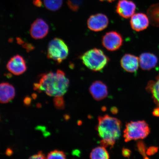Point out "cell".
<instances>
[{"mask_svg":"<svg viewBox=\"0 0 159 159\" xmlns=\"http://www.w3.org/2000/svg\"><path fill=\"white\" fill-rule=\"evenodd\" d=\"M7 67L10 72L16 75L23 74L27 68L25 59L19 55H15L10 59L7 63Z\"/></svg>","mask_w":159,"mask_h":159,"instance_id":"8","label":"cell"},{"mask_svg":"<svg viewBox=\"0 0 159 159\" xmlns=\"http://www.w3.org/2000/svg\"><path fill=\"white\" fill-rule=\"evenodd\" d=\"M109 20L107 16L102 13L91 15L87 21V26L91 30L99 32L108 27Z\"/></svg>","mask_w":159,"mask_h":159,"instance_id":"7","label":"cell"},{"mask_svg":"<svg viewBox=\"0 0 159 159\" xmlns=\"http://www.w3.org/2000/svg\"><path fill=\"white\" fill-rule=\"evenodd\" d=\"M89 157L93 159H107L109 155L105 147L101 146L93 149Z\"/></svg>","mask_w":159,"mask_h":159,"instance_id":"17","label":"cell"},{"mask_svg":"<svg viewBox=\"0 0 159 159\" xmlns=\"http://www.w3.org/2000/svg\"><path fill=\"white\" fill-rule=\"evenodd\" d=\"M15 90L12 85L7 83L0 84V102L6 104L14 98Z\"/></svg>","mask_w":159,"mask_h":159,"instance_id":"14","label":"cell"},{"mask_svg":"<svg viewBox=\"0 0 159 159\" xmlns=\"http://www.w3.org/2000/svg\"><path fill=\"white\" fill-rule=\"evenodd\" d=\"M130 151L127 149H124L122 150V154L124 157H128L130 156Z\"/></svg>","mask_w":159,"mask_h":159,"instance_id":"26","label":"cell"},{"mask_svg":"<svg viewBox=\"0 0 159 159\" xmlns=\"http://www.w3.org/2000/svg\"><path fill=\"white\" fill-rule=\"evenodd\" d=\"M49 31V26L44 20L42 19L36 20L31 25L30 34L33 39H40L44 38Z\"/></svg>","mask_w":159,"mask_h":159,"instance_id":"9","label":"cell"},{"mask_svg":"<svg viewBox=\"0 0 159 159\" xmlns=\"http://www.w3.org/2000/svg\"><path fill=\"white\" fill-rule=\"evenodd\" d=\"M148 86L155 102L159 106V75L156 80L150 82Z\"/></svg>","mask_w":159,"mask_h":159,"instance_id":"18","label":"cell"},{"mask_svg":"<svg viewBox=\"0 0 159 159\" xmlns=\"http://www.w3.org/2000/svg\"><path fill=\"white\" fill-rule=\"evenodd\" d=\"M139 64V58L134 55L126 54L121 59V66L127 72H136L138 70Z\"/></svg>","mask_w":159,"mask_h":159,"instance_id":"13","label":"cell"},{"mask_svg":"<svg viewBox=\"0 0 159 159\" xmlns=\"http://www.w3.org/2000/svg\"><path fill=\"white\" fill-rule=\"evenodd\" d=\"M30 159H45V155L42 151H40L37 154L34 155L30 157Z\"/></svg>","mask_w":159,"mask_h":159,"instance_id":"23","label":"cell"},{"mask_svg":"<svg viewBox=\"0 0 159 159\" xmlns=\"http://www.w3.org/2000/svg\"><path fill=\"white\" fill-rule=\"evenodd\" d=\"M136 5L132 1L119 0L116 7V11L121 17L128 19L134 15Z\"/></svg>","mask_w":159,"mask_h":159,"instance_id":"10","label":"cell"},{"mask_svg":"<svg viewBox=\"0 0 159 159\" xmlns=\"http://www.w3.org/2000/svg\"><path fill=\"white\" fill-rule=\"evenodd\" d=\"M24 44V42L23 43H22V44ZM23 47L24 48H25L26 49L27 51H29L32 50L34 48V47L32 45L28 43H25V44H24L23 45Z\"/></svg>","mask_w":159,"mask_h":159,"instance_id":"24","label":"cell"},{"mask_svg":"<svg viewBox=\"0 0 159 159\" xmlns=\"http://www.w3.org/2000/svg\"><path fill=\"white\" fill-rule=\"evenodd\" d=\"M32 98L34 99H35L36 98H37V95L36 94H35V93H34V94H33L32 95Z\"/></svg>","mask_w":159,"mask_h":159,"instance_id":"30","label":"cell"},{"mask_svg":"<svg viewBox=\"0 0 159 159\" xmlns=\"http://www.w3.org/2000/svg\"><path fill=\"white\" fill-rule=\"evenodd\" d=\"M150 132L148 125L144 121L129 122L126 124L124 131L125 142L144 139Z\"/></svg>","mask_w":159,"mask_h":159,"instance_id":"4","label":"cell"},{"mask_svg":"<svg viewBox=\"0 0 159 159\" xmlns=\"http://www.w3.org/2000/svg\"><path fill=\"white\" fill-rule=\"evenodd\" d=\"M66 156L65 153L61 151L54 150L51 151L47 155L48 159H62L66 158Z\"/></svg>","mask_w":159,"mask_h":159,"instance_id":"21","label":"cell"},{"mask_svg":"<svg viewBox=\"0 0 159 159\" xmlns=\"http://www.w3.org/2000/svg\"><path fill=\"white\" fill-rule=\"evenodd\" d=\"M69 80L64 71L57 70L56 72H49L39 75L37 83L34 84V89L39 92L45 91L50 96H63L69 88Z\"/></svg>","mask_w":159,"mask_h":159,"instance_id":"1","label":"cell"},{"mask_svg":"<svg viewBox=\"0 0 159 159\" xmlns=\"http://www.w3.org/2000/svg\"><path fill=\"white\" fill-rule=\"evenodd\" d=\"M33 3L35 6L41 7L42 5L41 0H34Z\"/></svg>","mask_w":159,"mask_h":159,"instance_id":"28","label":"cell"},{"mask_svg":"<svg viewBox=\"0 0 159 159\" xmlns=\"http://www.w3.org/2000/svg\"><path fill=\"white\" fill-rule=\"evenodd\" d=\"M148 15L151 24L159 27V3L151 6L148 10Z\"/></svg>","mask_w":159,"mask_h":159,"instance_id":"16","label":"cell"},{"mask_svg":"<svg viewBox=\"0 0 159 159\" xmlns=\"http://www.w3.org/2000/svg\"><path fill=\"white\" fill-rule=\"evenodd\" d=\"M121 127L122 123L118 119L107 115L99 117L97 129L101 146L113 148L120 138Z\"/></svg>","mask_w":159,"mask_h":159,"instance_id":"2","label":"cell"},{"mask_svg":"<svg viewBox=\"0 0 159 159\" xmlns=\"http://www.w3.org/2000/svg\"><path fill=\"white\" fill-rule=\"evenodd\" d=\"M45 7L49 11H55L62 6L63 0H43Z\"/></svg>","mask_w":159,"mask_h":159,"instance_id":"19","label":"cell"},{"mask_svg":"<svg viewBox=\"0 0 159 159\" xmlns=\"http://www.w3.org/2000/svg\"><path fill=\"white\" fill-rule=\"evenodd\" d=\"M68 46L62 39L56 38L50 42L48 47L47 57L60 64L69 55Z\"/></svg>","mask_w":159,"mask_h":159,"instance_id":"5","label":"cell"},{"mask_svg":"<svg viewBox=\"0 0 159 159\" xmlns=\"http://www.w3.org/2000/svg\"><path fill=\"white\" fill-rule=\"evenodd\" d=\"M53 102L55 108L57 109H62L64 108L65 102L62 96L55 97Z\"/></svg>","mask_w":159,"mask_h":159,"instance_id":"22","label":"cell"},{"mask_svg":"<svg viewBox=\"0 0 159 159\" xmlns=\"http://www.w3.org/2000/svg\"><path fill=\"white\" fill-rule=\"evenodd\" d=\"M37 106L38 108H41V105L40 104H39H39H38L37 105Z\"/></svg>","mask_w":159,"mask_h":159,"instance_id":"31","label":"cell"},{"mask_svg":"<svg viewBox=\"0 0 159 159\" xmlns=\"http://www.w3.org/2000/svg\"><path fill=\"white\" fill-rule=\"evenodd\" d=\"M139 64L144 70H150L156 66L158 58L156 55L150 53H144L139 58Z\"/></svg>","mask_w":159,"mask_h":159,"instance_id":"15","label":"cell"},{"mask_svg":"<svg viewBox=\"0 0 159 159\" xmlns=\"http://www.w3.org/2000/svg\"><path fill=\"white\" fill-rule=\"evenodd\" d=\"M32 101V99L30 97H25L24 99V104L27 106H29L31 105Z\"/></svg>","mask_w":159,"mask_h":159,"instance_id":"25","label":"cell"},{"mask_svg":"<svg viewBox=\"0 0 159 159\" xmlns=\"http://www.w3.org/2000/svg\"><path fill=\"white\" fill-rule=\"evenodd\" d=\"M99 1L102 2H109L111 3L114 1L115 0H99Z\"/></svg>","mask_w":159,"mask_h":159,"instance_id":"29","label":"cell"},{"mask_svg":"<svg viewBox=\"0 0 159 159\" xmlns=\"http://www.w3.org/2000/svg\"><path fill=\"white\" fill-rule=\"evenodd\" d=\"M5 153L7 156H11L13 154V151L11 148H7L6 151Z\"/></svg>","mask_w":159,"mask_h":159,"instance_id":"27","label":"cell"},{"mask_svg":"<svg viewBox=\"0 0 159 159\" xmlns=\"http://www.w3.org/2000/svg\"><path fill=\"white\" fill-rule=\"evenodd\" d=\"M131 27L136 31H140L146 29L149 24L148 16L143 13H137L133 15L130 20Z\"/></svg>","mask_w":159,"mask_h":159,"instance_id":"12","label":"cell"},{"mask_svg":"<svg viewBox=\"0 0 159 159\" xmlns=\"http://www.w3.org/2000/svg\"><path fill=\"white\" fill-rule=\"evenodd\" d=\"M83 3V0H67V3L69 8L74 11H77Z\"/></svg>","mask_w":159,"mask_h":159,"instance_id":"20","label":"cell"},{"mask_svg":"<svg viewBox=\"0 0 159 159\" xmlns=\"http://www.w3.org/2000/svg\"><path fill=\"white\" fill-rule=\"evenodd\" d=\"M124 40L120 33L116 31H110L103 36L102 39L103 46L107 50L115 51L120 48Z\"/></svg>","mask_w":159,"mask_h":159,"instance_id":"6","label":"cell"},{"mask_svg":"<svg viewBox=\"0 0 159 159\" xmlns=\"http://www.w3.org/2000/svg\"><path fill=\"white\" fill-rule=\"evenodd\" d=\"M80 59L87 68L94 71L102 70L108 65L109 59L101 49L94 48L81 55Z\"/></svg>","mask_w":159,"mask_h":159,"instance_id":"3","label":"cell"},{"mask_svg":"<svg viewBox=\"0 0 159 159\" xmlns=\"http://www.w3.org/2000/svg\"><path fill=\"white\" fill-rule=\"evenodd\" d=\"M89 92L95 100L100 101L106 98L108 94L106 84L101 81L93 82L89 88Z\"/></svg>","mask_w":159,"mask_h":159,"instance_id":"11","label":"cell"}]
</instances>
